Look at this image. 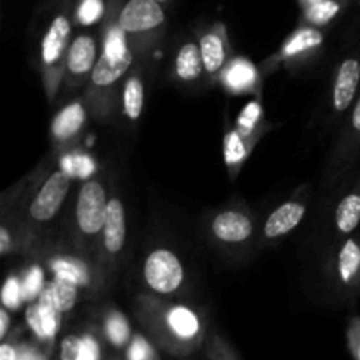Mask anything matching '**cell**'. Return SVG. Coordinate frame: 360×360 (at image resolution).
<instances>
[{
  "label": "cell",
  "mask_w": 360,
  "mask_h": 360,
  "mask_svg": "<svg viewBox=\"0 0 360 360\" xmlns=\"http://www.w3.org/2000/svg\"><path fill=\"white\" fill-rule=\"evenodd\" d=\"M341 11V4L338 0H319V2H313L309 6L306 18H308L311 23L315 25H323L327 21L333 20L334 16H338V13Z\"/></svg>",
  "instance_id": "24"
},
{
  "label": "cell",
  "mask_w": 360,
  "mask_h": 360,
  "mask_svg": "<svg viewBox=\"0 0 360 360\" xmlns=\"http://www.w3.org/2000/svg\"><path fill=\"white\" fill-rule=\"evenodd\" d=\"M130 65H132V53L129 48L123 49L122 53L104 51L91 70V81L97 86H109L116 83Z\"/></svg>",
  "instance_id": "6"
},
{
  "label": "cell",
  "mask_w": 360,
  "mask_h": 360,
  "mask_svg": "<svg viewBox=\"0 0 360 360\" xmlns=\"http://www.w3.org/2000/svg\"><path fill=\"white\" fill-rule=\"evenodd\" d=\"M62 171H65L69 176L88 178L95 171V165L88 155H69L62 160Z\"/></svg>",
  "instance_id": "25"
},
{
  "label": "cell",
  "mask_w": 360,
  "mask_h": 360,
  "mask_svg": "<svg viewBox=\"0 0 360 360\" xmlns=\"http://www.w3.org/2000/svg\"><path fill=\"white\" fill-rule=\"evenodd\" d=\"M200 53H202L204 69L207 72H217L224 65L225 49L224 42L217 34H206L200 39Z\"/></svg>",
  "instance_id": "19"
},
{
  "label": "cell",
  "mask_w": 360,
  "mask_h": 360,
  "mask_svg": "<svg viewBox=\"0 0 360 360\" xmlns=\"http://www.w3.org/2000/svg\"><path fill=\"white\" fill-rule=\"evenodd\" d=\"M20 360H42L41 357H39L37 354H35V352H32V350H25L23 352V355H21V359Z\"/></svg>",
  "instance_id": "39"
},
{
  "label": "cell",
  "mask_w": 360,
  "mask_h": 360,
  "mask_svg": "<svg viewBox=\"0 0 360 360\" xmlns=\"http://www.w3.org/2000/svg\"><path fill=\"white\" fill-rule=\"evenodd\" d=\"M77 360H98V347L94 341V338L90 336L81 338L79 355H77Z\"/></svg>",
  "instance_id": "33"
},
{
  "label": "cell",
  "mask_w": 360,
  "mask_h": 360,
  "mask_svg": "<svg viewBox=\"0 0 360 360\" xmlns=\"http://www.w3.org/2000/svg\"><path fill=\"white\" fill-rule=\"evenodd\" d=\"M360 271V245L355 239H348L340 252V278L343 283H350Z\"/></svg>",
  "instance_id": "20"
},
{
  "label": "cell",
  "mask_w": 360,
  "mask_h": 360,
  "mask_svg": "<svg viewBox=\"0 0 360 360\" xmlns=\"http://www.w3.org/2000/svg\"><path fill=\"white\" fill-rule=\"evenodd\" d=\"M105 330H108V338L111 340V343L118 345V347L125 343L130 336L129 322L120 313H112L109 316L108 323H105Z\"/></svg>",
  "instance_id": "26"
},
{
  "label": "cell",
  "mask_w": 360,
  "mask_h": 360,
  "mask_svg": "<svg viewBox=\"0 0 360 360\" xmlns=\"http://www.w3.org/2000/svg\"><path fill=\"white\" fill-rule=\"evenodd\" d=\"M202 70L204 60L200 48H197V44H193V42L181 46L178 56H176V72H178L179 79L195 81L202 74Z\"/></svg>",
  "instance_id": "14"
},
{
  "label": "cell",
  "mask_w": 360,
  "mask_h": 360,
  "mask_svg": "<svg viewBox=\"0 0 360 360\" xmlns=\"http://www.w3.org/2000/svg\"><path fill=\"white\" fill-rule=\"evenodd\" d=\"M69 35H70L69 18L60 14V16H56L55 20L51 21L44 39H42L41 53H42V62H44L46 65H53L55 62H58L63 49H65L67 41H69Z\"/></svg>",
  "instance_id": "8"
},
{
  "label": "cell",
  "mask_w": 360,
  "mask_h": 360,
  "mask_svg": "<svg viewBox=\"0 0 360 360\" xmlns=\"http://www.w3.org/2000/svg\"><path fill=\"white\" fill-rule=\"evenodd\" d=\"M108 204L104 186L98 181H86L81 186L76 204V218L84 234H97L104 229Z\"/></svg>",
  "instance_id": "2"
},
{
  "label": "cell",
  "mask_w": 360,
  "mask_h": 360,
  "mask_svg": "<svg viewBox=\"0 0 360 360\" xmlns=\"http://www.w3.org/2000/svg\"><path fill=\"white\" fill-rule=\"evenodd\" d=\"M257 79V70L248 60H234L225 70L224 81L231 90L243 91L252 86Z\"/></svg>",
  "instance_id": "18"
},
{
  "label": "cell",
  "mask_w": 360,
  "mask_h": 360,
  "mask_svg": "<svg viewBox=\"0 0 360 360\" xmlns=\"http://www.w3.org/2000/svg\"><path fill=\"white\" fill-rule=\"evenodd\" d=\"M322 41H323V35L320 34L316 28H302V30H299L297 34H295L294 37L285 44L283 53L287 56L297 55V53L316 48V46L322 44Z\"/></svg>",
  "instance_id": "23"
},
{
  "label": "cell",
  "mask_w": 360,
  "mask_h": 360,
  "mask_svg": "<svg viewBox=\"0 0 360 360\" xmlns=\"http://www.w3.org/2000/svg\"><path fill=\"white\" fill-rule=\"evenodd\" d=\"M102 11H104L102 0H83L77 11V18L83 25H91L102 16Z\"/></svg>",
  "instance_id": "31"
},
{
  "label": "cell",
  "mask_w": 360,
  "mask_h": 360,
  "mask_svg": "<svg viewBox=\"0 0 360 360\" xmlns=\"http://www.w3.org/2000/svg\"><path fill=\"white\" fill-rule=\"evenodd\" d=\"M157 2H160V4H164V2H169V0H157Z\"/></svg>",
  "instance_id": "40"
},
{
  "label": "cell",
  "mask_w": 360,
  "mask_h": 360,
  "mask_svg": "<svg viewBox=\"0 0 360 360\" xmlns=\"http://www.w3.org/2000/svg\"><path fill=\"white\" fill-rule=\"evenodd\" d=\"M9 329V315H7V309H0V338H4Z\"/></svg>",
  "instance_id": "37"
},
{
  "label": "cell",
  "mask_w": 360,
  "mask_h": 360,
  "mask_svg": "<svg viewBox=\"0 0 360 360\" xmlns=\"http://www.w3.org/2000/svg\"><path fill=\"white\" fill-rule=\"evenodd\" d=\"M27 322L39 338H53L60 329L62 311L39 301L27 309Z\"/></svg>",
  "instance_id": "11"
},
{
  "label": "cell",
  "mask_w": 360,
  "mask_h": 360,
  "mask_svg": "<svg viewBox=\"0 0 360 360\" xmlns=\"http://www.w3.org/2000/svg\"><path fill=\"white\" fill-rule=\"evenodd\" d=\"M167 323L172 329V333L176 336L183 338V340H190L200 329L199 319L195 316V313L190 311L185 306H176V308H172L167 315Z\"/></svg>",
  "instance_id": "16"
},
{
  "label": "cell",
  "mask_w": 360,
  "mask_h": 360,
  "mask_svg": "<svg viewBox=\"0 0 360 360\" xmlns=\"http://www.w3.org/2000/svg\"><path fill=\"white\" fill-rule=\"evenodd\" d=\"M259 118H260V105L257 104V102H250V104L243 109V112L238 118V132L241 134L243 137L252 134V130L255 129Z\"/></svg>",
  "instance_id": "29"
},
{
  "label": "cell",
  "mask_w": 360,
  "mask_h": 360,
  "mask_svg": "<svg viewBox=\"0 0 360 360\" xmlns=\"http://www.w3.org/2000/svg\"><path fill=\"white\" fill-rule=\"evenodd\" d=\"M70 186V176L65 171H56L49 176L37 195L30 202V217L35 221H48L55 217L65 200Z\"/></svg>",
  "instance_id": "3"
},
{
  "label": "cell",
  "mask_w": 360,
  "mask_h": 360,
  "mask_svg": "<svg viewBox=\"0 0 360 360\" xmlns=\"http://www.w3.org/2000/svg\"><path fill=\"white\" fill-rule=\"evenodd\" d=\"M84 109L79 102H74V104L67 105L62 112L55 118L53 122V134L60 139H67V137L74 136L77 130L81 129V125L84 123Z\"/></svg>",
  "instance_id": "15"
},
{
  "label": "cell",
  "mask_w": 360,
  "mask_h": 360,
  "mask_svg": "<svg viewBox=\"0 0 360 360\" xmlns=\"http://www.w3.org/2000/svg\"><path fill=\"white\" fill-rule=\"evenodd\" d=\"M245 157V144H243V136L239 132H231L225 139V160L227 164H238Z\"/></svg>",
  "instance_id": "30"
},
{
  "label": "cell",
  "mask_w": 360,
  "mask_h": 360,
  "mask_svg": "<svg viewBox=\"0 0 360 360\" xmlns=\"http://www.w3.org/2000/svg\"><path fill=\"white\" fill-rule=\"evenodd\" d=\"M151 355H153V352H151L150 345L143 338H136L134 343L130 345L129 360H150Z\"/></svg>",
  "instance_id": "32"
},
{
  "label": "cell",
  "mask_w": 360,
  "mask_h": 360,
  "mask_svg": "<svg viewBox=\"0 0 360 360\" xmlns=\"http://www.w3.org/2000/svg\"><path fill=\"white\" fill-rule=\"evenodd\" d=\"M213 234L220 241L241 243L252 236L253 225L248 217L238 211H224L213 220Z\"/></svg>",
  "instance_id": "7"
},
{
  "label": "cell",
  "mask_w": 360,
  "mask_h": 360,
  "mask_svg": "<svg viewBox=\"0 0 360 360\" xmlns=\"http://www.w3.org/2000/svg\"><path fill=\"white\" fill-rule=\"evenodd\" d=\"M185 278L181 262L171 250H155L144 264V280L158 294H172Z\"/></svg>",
  "instance_id": "1"
},
{
  "label": "cell",
  "mask_w": 360,
  "mask_h": 360,
  "mask_svg": "<svg viewBox=\"0 0 360 360\" xmlns=\"http://www.w3.org/2000/svg\"><path fill=\"white\" fill-rule=\"evenodd\" d=\"M360 83V62L355 58H348L341 63L338 70L336 83H334L333 102L336 111H345L350 108L352 101L355 98Z\"/></svg>",
  "instance_id": "5"
},
{
  "label": "cell",
  "mask_w": 360,
  "mask_h": 360,
  "mask_svg": "<svg viewBox=\"0 0 360 360\" xmlns=\"http://www.w3.org/2000/svg\"><path fill=\"white\" fill-rule=\"evenodd\" d=\"M21 288H23L25 299H34L37 295H41L42 288H44V273H42L41 267H32L28 271Z\"/></svg>",
  "instance_id": "28"
},
{
  "label": "cell",
  "mask_w": 360,
  "mask_h": 360,
  "mask_svg": "<svg viewBox=\"0 0 360 360\" xmlns=\"http://www.w3.org/2000/svg\"><path fill=\"white\" fill-rule=\"evenodd\" d=\"M360 224V193H348L336 210V225L343 234H352Z\"/></svg>",
  "instance_id": "17"
},
{
  "label": "cell",
  "mask_w": 360,
  "mask_h": 360,
  "mask_svg": "<svg viewBox=\"0 0 360 360\" xmlns=\"http://www.w3.org/2000/svg\"><path fill=\"white\" fill-rule=\"evenodd\" d=\"M95 55H97V46L90 35H79L74 39L70 44L69 55H67V67L72 74H84L88 70H94Z\"/></svg>",
  "instance_id": "13"
},
{
  "label": "cell",
  "mask_w": 360,
  "mask_h": 360,
  "mask_svg": "<svg viewBox=\"0 0 360 360\" xmlns=\"http://www.w3.org/2000/svg\"><path fill=\"white\" fill-rule=\"evenodd\" d=\"M352 125H354L355 132L360 134V98L357 101V104H355L354 115H352Z\"/></svg>",
  "instance_id": "38"
},
{
  "label": "cell",
  "mask_w": 360,
  "mask_h": 360,
  "mask_svg": "<svg viewBox=\"0 0 360 360\" xmlns=\"http://www.w3.org/2000/svg\"><path fill=\"white\" fill-rule=\"evenodd\" d=\"M23 299V288H21L20 281L14 276L7 278L2 288V304L6 306L7 309H16L20 308Z\"/></svg>",
  "instance_id": "27"
},
{
  "label": "cell",
  "mask_w": 360,
  "mask_h": 360,
  "mask_svg": "<svg viewBox=\"0 0 360 360\" xmlns=\"http://www.w3.org/2000/svg\"><path fill=\"white\" fill-rule=\"evenodd\" d=\"M144 108V86L139 77H130L123 88V111L130 120H137Z\"/></svg>",
  "instance_id": "21"
},
{
  "label": "cell",
  "mask_w": 360,
  "mask_h": 360,
  "mask_svg": "<svg viewBox=\"0 0 360 360\" xmlns=\"http://www.w3.org/2000/svg\"><path fill=\"white\" fill-rule=\"evenodd\" d=\"M165 13L157 0H129L118 16V27L125 34H141L160 27Z\"/></svg>",
  "instance_id": "4"
},
{
  "label": "cell",
  "mask_w": 360,
  "mask_h": 360,
  "mask_svg": "<svg viewBox=\"0 0 360 360\" xmlns=\"http://www.w3.org/2000/svg\"><path fill=\"white\" fill-rule=\"evenodd\" d=\"M81 338L69 336L62 341V360H77Z\"/></svg>",
  "instance_id": "34"
},
{
  "label": "cell",
  "mask_w": 360,
  "mask_h": 360,
  "mask_svg": "<svg viewBox=\"0 0 360 360\" xmlns=\"http://www.w3.org/2000/svg\"><path fill=\"white\" fill-rule=\"evenodd\" d=\"M359 360H360V347H359Z\"/></svg>",
  "instance_id": "41"
},
{
  "label": "cell",
  "mask_w": 360,
  "mask_h": 360,
  "mask_svg": "<svg viewBox=\"0 0 360 360\" xmlns=\"http://www.w3.org/2000/svg\"><path fill=\"white\" fill-rule=\"evenodd\" d=\"M304 213L306 207L299 202L281 204V206L278 207V210H274L273 213H271V217L267 218L266 225H264V234L271 239L285 236L287 232H290L292 229H295L301 224Z\"/></svg>",
  "instance_id": "9"
},
{
  "label": "cell",
  "mask_w": 360,
  "mask_h": 360,
  "mask_svg": "<svg viewBox=\"0 0 360 360\" xmlns=\"http://www.w3.org/2000/svg\"><path fill=\"white\" fill-rule=\"evenodd\" d=\"M0 360H18V354L11 345L0 347Z\"/></svg>",
  "instance_id": "36"
},
{
  "label": "cell",
  "mask_w": 360,
  "mask_h": 360,
  "mask_svg": "<svg viewBox=\"0 0 360 360\" xmlns=\"http://www.w3.org/2000/svg\"><path fill=\"white\" fill-rule=\"evenodd\" d=\"M76 299L77 285L62 280V278H55L51 283L44 285L41 295H39V301L53 306V308L62 313L72 309L74 304H76Z\"/></svg>",
  "instance_id": "12"
},
{
  "label": "cell",
  "mask_w": 360,
  "mask_h": 360,
  "mask_svg": "<svg viewBox=\"0 0 360 360\" xmlns=\"http://www.w3.org/2000/svg\"><path fill=\"white\" fill-rule=\"evenodd\" d=\"M11 248V236L6 227L0 229V253H7Z\"/></svg>",
  "instance_id": "35"
},
{
  "label": "cell",
  "mask_w": 360,
  "mask_h": 360,
  "mask_svg": "<svg viewBox=\"0 0 360 360\" xmlns=\"http://www.w3.org/2000/svg\"><path fill=\"white\" fill-rule=\"evenodd\" d=\"M104 245L109 253H118L125 245V210L118 199H111L108 204V214L104 221Z\"/></svg>",
  "instance_id": "10"
},
{
  "label": "cell",
  "mask_w": 360,
  "mask_h": 360,
  "mask_svg": "<svg viewBox=\"0 0 360 360\" xmlns=\"http://www.w3.org/2000/svg\"><path fill=\"white\" fill-rule=\"evenodd\" d=\"M53 271H55L56 278L70 281L74 285H88L90 276H88V269L84 264L77 262L72 259H58L53 262Z\"/></svg>",
  "instance_id": "22"
}]
</instances>
